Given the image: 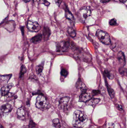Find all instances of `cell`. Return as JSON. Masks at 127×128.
<instances>
[{
  "instance_id": "obj_32",
  "label": "cell",
  "mask_w": 127,
  "mask_h": 128,
  "mask_svg": "<svg viewBox=\"0 0 127 128\" xmlns=\"http://www.w3.org/2000/svg\"><path fill=\"white\" fill-rule=\"evenodd\" d=\"M117 107L118 108V109L119 110H122V107H121V106L120 105H117Z\"/></svg>"
},
{
  "instance_id": "obj_35",
  "label": "cell",
  "mask_w": 127,
  "mask_h": 128,
  "mask_svg": "<svg viewBox=\"0 0 127 128\" xmlns=\"http://www.w3.org/2000/svg\"><path fill=\"white\" fill-rule=\"evenodd\" d=\"M24 27L23 26L21 28V31L23 35H24Z\"/></svg>"
},
{
  "instance_id": "obj_30",
  "label": "cell",
  "mask_w": 127,
  "mask_h": 128,
  "mask_svg": "<svg viewBox=\"0 0 127 128\" xmlns=\"http://www.w3.org/2000/svg\"><path fill=\"white\" fill-rule=\"evenodd\" d=\"M99 91L98 90H93L92 92V95L93 96H96L99 93Z\"/></svg>"
},
{
  "instance_id": "obj_19",
  "label": "cell",
  "mask_w": 127,
  "mask_h": 128,
  "mask_svg": "<svg viewBox=\"0 0 127 128\" xmlns=\"http://www.w3.org/2000/svg\"><path fill=\"white\" fill-rule=\"evenodd\" d=\"M44 62H43L40 65H38L36 66V68H35V70H36V72L38 74H40L42 72L43 67H44Z\"/></svg>"
},
{
  "instance_id": "obj_8",
  "label": "cell",
  "mask_w": 127,
  "mask_h": 128,
  "mask_svg": "<svg viewBox=\"0 0 127 128\" xmlns=\"http://www.w3.org/2000/svg\"><path fill=\"white\" fill-rule=\"evenodd\" d=\"M93 96L92 94L86 93V91L83 92L80 96L79 101L84 102H88L92 98Z\"/></svg>"
},
{
  "instance_id": "obj_36",
  "label": "cell",
  "mask_w": 127,
  "mask_h": 128,
  "mask_svg": "<svg viewBox=\"0 0 127 128\" xmlns=\"http://www.w3.org/2000/svg\"><path fill=\"white\" fill-rule=\"evenodd\" d=\"M30 0H23V1H24L25 3H27L30 2Z\"/></svg>"
},
{
  "instance_id": "obj_14",
  "label": "cell",
  "mask_w": 127,
  "mask_h": 128,
  "mask_svg": "<svg viewBox=\"0 0 127 128\" xmlns=\"http://www.w3.org/2000/svg\"><path fill=\"white\" fill-rule=\"evenodd\" d=\"M17 115L18 117L21 120H23L25 118V111L23 107L19 108L17 110Z\"/></svg>"
},
{
  "instance_id": "obj_12",
  "label": "cell",
  "mask_w": 127,
  "mask_h": 128,
  "mask_svg": "<svg viewBox=\"0 0 127 128\" xmlns=\"http://www.w3.org/2000/svg\"><path fill=\"white\" fill-rule=\"evenodd\" d=\"M12 107L11 105L9 104H6L3 105L1 106V111L3 113H7L11 112L12 110Z\"/></svg>"
},
{
  "instance_id": "obj_38",
  "label": "cell",
  "mask_w": 127,
  "mask_h": 128,
  "mask_svg": "<svg viewBox=\"0 0 127 128\" xmlns=\"http://www.w3.org/2000/svg\"></svg>"
},
{
  "instance_id": "obj_21",
  "label": "cell",
  "mask_w": 127,
  "mask_h": 128,
  "mask_svg": "<svg viewBox=\"0 0 127 128\" xmlns=\"http://www.w3.org/2000/svg\"><path fill=\"white\" fill-rule=\"evenodd\" d=\"M51 34V31L48 28H44L43 30V35L45 38H48Z\"/></svg>"
},
{
  "instance_id": "obj_33",
  "label": "cell",
  "mask_w": 127,
  "mask_h": 128,
  "mask_svg": "<svg viewBox=\"0 0 127 128\" xmlns=\"http://www.w3.org/2000/svg\"><path fill=\"white\" fill-rule=\"evenodd\" d=\"M111 0H101V2L102 3H105L108 2H109Z\"/></svg>"
},
{
  "instance_id": "obj_26",
  "label": "cell",
  "mask_w": 127,
  "mask_h": 128,
  "mask_svg": "<svg viewBox=\"0 0 127 128\" xmlns=\"http://www.w3.org/2000/svg\"><path fill=\"white\" fill-rule=\"evenodd\" d=\"M109 24L111 26H115L118 25L117 21L116 19H113L110 21Z\"/></svg>"
},
{
  "instance_id": "obj_31",
  "label": "cell",
  "mask_w": 127,
  "mask_h": 128,
  "mask_svg": "<svg viewBox=\"0 0 127 128\" xmlns=\"http://www.w3.org/2000/svg\"><path fill=\"white\" fill-rule=\"evenodd\" d=\"M55 2L56 3L58 6H60V5L62 3V1L61 0H55Z\"/></svg>"
},
{
  "instance_id": "obj_2",
  "label": "cell",
  "mask_w": 127,
  "mask_h": 128,
  "mask_svg": "<svg viewBox=\"0 0 127 128\" xmlns=\"http://www.w3.org/2000/svg\"><path fill=\"white\" fill-rule=\"evenodd\" d=\"M96 35L98 39L102 44L106 45H109L111 44V40L110 36L106 31L98 30L97 31Z\"/></svg>"
},
{
  "instance_id": "obj_11",
  "label": "cell",
  "mask_w": 127,
  "mask_h": 128,
  "mask_svg": "<svg viewBox=\"0 0 127 128\" xmlns=\"http://www.w3.org/2000/svg\"><path fill=\"white\" fill-rule=\"evenodd\" d=\"M118 59L119 63L122 67L126 64V59L124 54L122 51H119L118 53Z\"/></svg>"
},
{
  "instance_id": "obj_27",
  "label": "cell",
  "mask_w": 127,
  "mask_h": 128,
  "mask_svg": "<svg viewBox=\"0 0 127 128\" xmlns=\"http://www.w3.org/2000/svg\"><path fill=\"white\" fill-rule=\"evenodd\" d=\"M119 71H120V74L122 75H127V70L123 68H120V69L119 70Z\"/></svg>"
},
{
  "instance_id": "obj_13",
  "label": "cell",
  "mask_w": 127,
  "mask_h": 128,
  "mask_svg": "<svg viewBox=\"0 0 127 128\" xmlns=\"http://www.w3.org/2000/svg\"><path fill=\"white\" fill-rule=\"evenodd\" d=\"M11 75H2L0 77V84L1 85L5 86L11 77Z\"/></svg>"
},
{
  "instance_id": "obj_24",
  "label": "cell",
  "mask_w": 127,
  "mask_h": 128,
  "mask_svg": "<svg viewBox=\"0 0 127 128\" xmlns=\"http://www.w3.org/2000/svg\"><path fill=\"white\" fill-rule=\"evenodd\" d=\"M104 73L106 77H107L108 78L110 79H113L114 78V77L112 74H111V73L107 70H106L104 71Z\"/></svg>"
},
{
  "instance_id": "obj_25",
  "label": "cell",
  "mask_w": 127,
  "mask_h": 128,
  "mask_svg": "<svg viewBox=\"0 0 127 128\" xmlns=\"http://www.w3.org/2000/svg\"><path fill=\"white\" fill-rule=\"evenodd\" d=\"M26 69L25 66L22 65L21 67V71L20 73V77L21 78L23 77L24 74L26 72Z\"/></svg>"
},
{
  "instance_id": "obj_15",
  "label": "cell",
  "mask_w": 127,
  "mask_h": 128,
  "mask_svg": "<svg viewBox=\"0 0 127 128\" xmlns=\"http://www.w3.org/2000/svg\"><path fill=\"white\" fill-rule=\"evenodd\" d=\"M76 87L78 89H81L84 91L83 92H85L86 91V88L85 85L82 82L80 78L78 79V81L76 83Z\"/></svg>"
},
{
  "instance_id": "obj_17",
  "label": "cell",
  "mask_w": 127,
  "mask_h": 128,
  "mask_svg": "<svg viewBox=\"0 0 127 128\" xmlns=\"http://www.w3.org/2000/svg\"><path fill=\"white\" fill-rule=\"evenodd\" d=\"M42 38V34H40L33 37L31 39V41L33 43H37L41 41Z\"/></svg>"
},
{
  "instance_id": "obj_16",
  "label": "cell",
  "mask_w": 127,
  "mask_h": 128,
  "mask_svg": "<svg viewBox=\"0 0 127 128\" xmlns=\"http://www.w3.org/2000/svg\"><path fill=\"white\" fill-rule=\"evenodd\" d=\"M65 16L66 18L71 22H74L75 19L74 16L68 8H67L65 10Z\"/></svg>"
},
{
  "instance_id": "obj_18",
  "label": "cell",
  "mask_w": 127,
  "mask_h": 128,
  "mask_svg": "<svg viewBox=\"0 0 127 128\" xmlns=\"http://www.w3.org/2000/svg\"><path fill=\"white\" fill-rule=\"evenodd\" d=\"M107 88V90H108V93H109V95L110 98H113L114 97V91L113 89H111L109 85L108 84H106Z\"/></svg>"
},
{
  "instance_id": "obj_6",
  "label": "cell",
  "mask_w": 127,
  "mask_h": 128,
  "mask_svg": "<svg viewBox=\"0 0 127 128\" xmlns=\"http://www.w3.org/2000/svg\"><path fill=\"white\" fill-rule=\"evenodd\" d=\"M46 100L45 97L42 95H39L36 100V107L38 108H44L46 106Z\"/></svg>"
},
{
  "instance_id": "obj_7",
  "label": "cell",
  "mask_w": 127,
  "mask_h": 128,
  "mask_svg": "<svg viewBox=\"0 0 127 128\" xmlns=\"http://www.w3.org/2000/svg\"><path fill=\"white\" fill-rule=\"evenodd\" d=\"M16 24L14 21L10 20L6 22L3 26V27L9 32H11L14 30Z\"/></svg>"
},
{
  "instance_id": "obj_4",
  "label": "cell",
  "mask_w": 127,
  "mask_h": 128,
  "mask_svg": "<svg viewBox=\"0 0 127 128\" xmlns=\"http://www.w3.org/2000/svg\"><path fill=\"white\" fill-rule=\"evenodd\" d=\"M56 51L58 52H65L67 51L70 47L69 41H63L56 44Z\"/></svg>"
},
{
  "instance_id": "obj_1",
  "label": "cell",
  "mask_w": 127,
  "mask_h": 128,
  "mask_svg": "<svg viewBox=\"0 0 127 128\" xmlns=\"http://www.w3.org/2000/svg\"><path fill=\"white\" fill-rule=\"evenodd\" d=\"M87 116L84 112L81 110H76L73 115V126L78 128L83 127L87 121Z\"/></svg>"
},
{
  "instance_id": "obj_22",
  "label": "cell",
  "mask_w": 127,
  "mask_h": 128,
  "mask_svg": "<svg viewBox=\"0 0 127 128\" xmlns=\"http://www.w3.org/2000/svg\"><path fill=\"white\" fill-rule=\"evenodd\" d=\"M53 125L54 128H60L61 126L59 120L58 119H55L53 120Z\"/></svg>"
},
{
  "instance_id": "obj_23",
  "label": "cell",
  "mask_w": 127,
  "mask_h": 128,
  "mask_svg": "<svg viewBox=\"0 0 127 128\" xmlns=\"http://www.w3.org/2000/svg\"><path fill=\"white\" fill-rule=\"evenodd\" d=\"M68 32L70 36L74 37L76 36V32L74 29L72 28H69L68 29Z\"/></svg>"
},
{
  "instance_id": "obj_9",
  "label": "cell",
  "mask_w": 127,
  "mask_h": 128,
  "mask_svg": "<svg viewBox=\"0 0 127 128\" xmlns=\"http://www.w3.org/2000/svg\"><path fill=\"white\" fill-rule=\"evenodd\" d=\"M12 87H13V84H8L7 85L3 86L1 89L0 93H1V96H7L9 94V91Z\"/></svg>"
},
{
  "instance_id": "obj_37",
  "label": "cell",
  "mask_w": 127,
  "mask_h": 128,
  "mask_svg": "<svg viewBox=\"0 0 127 128\" xmlns=\"http://www.w3.org/2000/svg\"><path fill=\"white\" fill-rule=\"evenodd\" d=\"M23 128H29V127H28L27 126H24V127Z\"/></svg>"
},
{
  "instance_id": "obj_3",
  "label": "cell",
  "mask_w": 127,
  "mask_h": 128,
  "mask_svg": "<svg viewBox=\"0 0 127 128\" xmlns=\"http://www.w3.org/2000/svg\"><path fill=\"white\" fill-rule=\"evenodd\" d=\"M92 10L89 6H85L82 8L78 13V15L81 21H84L91 14Z\"/></svg>"
},
{
  "instance_id": "obj_28",
  "label": "cell",
  "mask_w": 127,
  "mask_h": 128,
  "mask_svg": "<svg viewBox=\"0 0 127 128\" xmlns=\"http://www.w3.org/2000/svg\"><path fill=\"white\" fill-rule=\"evenodd\" d=\"M61 75L64 77H67L68 75V72L66 69H63L61 71Z\"/></svg>"
},
{
  "instance_id": "obj_29",
  "label": "cell",
  "mask_w": 127,
  "mask_h": 128,
  "mask_svg": "<svg viewBox=\"0 0 127 128\" xmlns=\"http://www.w3.org/2000/svg\"><path fill=\"white\" fill-rule=\"evenodd\" d=\"M40 2L45 5L46 6H49L50 5V3L47 0H40Z\"/></svg>"
},
{
  "instance_id": "obj_20",
  "label": "cell",
  "mask_w": 127,
  "mask_h": 128,
  "mask_svg": "<svg viewBox=\"0 0 127 128\" xmlns=\"http://www.w3.org/2000/svg\"><path fill=\"white\" fill-rule=\"evenodd\" d=\"M100 101V99H98V98H91L90 100L88 101V105H90L91 106H94L97 105V104L99 103Z\"/></svg>"
},
{
  "instance_id": "obj_34",
  "label": "cell",
  "mask_w": 127,
  "mask_h": 128,
  "mask_svg": "<svg viewBox=\"0 0 127 128\" xmlns=\"http://www.w3.org/2000/svg\"><path fill=\"white\" fill-rule=\"evenodd\" d=\"M119 1L122 3H125L127 1V0H119Z\"/></svg>"
},
{
  "instance_id": "obj_5",
  "label": "cell",
  "mask_w": 127,
  "mask_h": 128,
  "mask_svg": "<svg viewBox=\"0 0 127 128\" xmlns=\"http://www.w3.org/2000/svg\"><path fill=\"white\" fill-rule=\"evenodd\" d=\"M27 27L29 30L35 32H37L41 29L40 26L37 22L32 20L28 21Z\"/></svg>"
},
{
  "instance_id": "obj_10",
  "label": "cell",
  "mask_w": 127,
  "mask_h": 128,
  "mask_svg": "<svg viewBox=\"0 0 127 128\" xmlns=\"http://www.w3.org/2000/svg\"><path fill=\"white\" fill-rule=\"evenodd\" d=\"M70 99V98L68 97H63L61 98L59 101V107L62 109L65 108L67 106Z\"/></svg>"
}]
</instances>
